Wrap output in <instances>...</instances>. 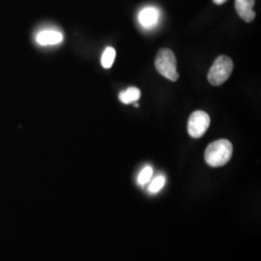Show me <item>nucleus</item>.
Returning <instances> with one entry per match:
<instances>
[{
    "label": "nucleus",
    "mask_w": 261,
    "mask_h": 261,
    "mask_svg": "<svg viewBox=\"0 0 261 261\" xmlns=\"http://www.w3.org/2000/svg\"><path fill=\"white\" fill-rule=\"evenodd\" d=\"M233 147L229 140H219L210 143L205 150L206 163L213 168L226 165L232 156Z\"/></svg>",
    "instance_id": "1"
},
{
    "label": "nucleus",
    "mask_w": 261,
    "mask_h": 261,
    "mask_svg": "<svg viewBox=\"0 0 261 261\" xmlns=\"http://www.w3.org/2000/svg\"><path fill=\"white\" fill-rule=\"evenodd\" d=\"M155 68L163 76L171 82L179 79L177 61L174 53L169 48H161L155 58Z\"/></svg>",
    "instance_id": "2"
},
{
    "label": "nucleus",
    "mask_w": 261,
    "mask_h": 261,
    "mask_svg": "<svg viewBox=\"0 0 261 261\" xmlns=\"http://www.w3.org/2000/svg\"><path fill=\"white\" fill-rule=\"evenodd\" d=\"M233 68V61L230 57L226 56L217 57L208 72L209 84L214 86L222 85L229 79Z\"/></svg>",
    "instance_id": "3"
},
{
    "label": "nucleus",
    "mask_w": 261,
    "mask_h": 261,
    "mask_svg": "<svg viewBox=\"0 0 261 261\" xmlns=\"http://www.w3.org/2000/svg\"><path fill=\"white\" fill-rule=\"evenodd\" d=\"M210 126V117L203 111L193 112L188 121V132L194 139H199L204 136Z\"/></svg>",
    "instance_id": "4"
},
{
    "label": "nucleus",
    "mask_w": 261,
    "mask_h": 261,
    "mask_svg": "<svg viewBox=\"0 0 261 261\" xmlns=\"http://www.w3.org/2000/svg\"><path fill=\"white\" fill-rule=\"evenodd\" d=\"M255 1L254 0H235V8L241 19L246 22H252L255 18L253 11Z\"/></svg>",
    "instance_id": "5"
},
{
    "label": "nucleus",
    "mask_w": 261,
    "mask_h": 261,
    "mask_svg": "<svg viewBox=\"0 0 261 261\" xmlns=\"http://www.w3.org/2000/svg\"><path fill=\"white\" fill-rule=\"evenodd\" d=\"M36 41L41 46L56 45L63 41V35L56 30H44L38 34Z\"/></svg>",
    "instance_id": "6"
},
{
    "label": "nucleus",
    "mask_w": 261,
    "mask_h": 261,
    "mask_svg": "<svg viewBox=\"0 0 261 261\" xmlns=\"http://www.w3.org/2000/svg\"><path fill=\"white\" fill-rule=\"evenodd\" d=\"M158 11L154 8H145L140 12V22L145 28L154 25L158 21Z\"/></svg>",
    "instance_id": "7"
},
{
    "label": "nucleus",
    "mask_w": 261,
    "mask_h": 261,
    "mask_svg": "<svg viewBox=\"0 0 261 261\" xmlns=\"http://www.w3.org/2000/svg\"><path fill=\"white\" fill-rule=\"evenodd\" d=\"M140 95H141V92L139 88L129 87L128 89L120 92L119 100L121 101L122 103H126V105L135 103L140 100Z\"/></svg>",
    "instance_id": "8"
},
{
    "label": "nucleus",
    "mask_w": 261,
    "mask_h": 261,
    "mask_svg": "<svg viewBox=\"0 0 261 261\" xmlns=\"http://www.w3.org/2000/svg\"><path fill=\"white\" fill-rule=\"evenodd\" d=\"M115 59V49L112 47H107L101 58V63L105 69L112 68Z\"/></svg>",
    "instance_id": "9"
},
{
    "label": "nucleus",
    "mask_w": 261,
    "mask_h": 261,
    "mask_svg": "<svg viewBox=\"0 0 261 261\" xmlns=\"http://www.w3.org/2000/svg\"><path fill=\"white\" fill-rule=\"evenodd\" d=\"M165 183H166V178L162 175H160L158 177L155 178L153 180V182L150 184L149 186V192L152 194H155V193H158L159 191L165 186Z\"/></svg>",
    "instance_id": "10"
},
{
    "label": "nucleus",
    "mask_w": 261,
    "mask_h": 261,
    "mask_svg": "<svg viewBox=\"0 0 261 261\" xmlns=\"http://www.w3.org/2000/svg\"><path fill=\"white\" fill-rule=\"evenodd\" d=\"M153 174V169L151 167H145L141 170V172L139 175V183L140 185H145L150 180V178Z\"/></svg>",
    "instance_id": "11"
},
{
    "label": "nucleus",
    "mask_w": 261,
    "mask_h": 261,
    "mask_svg": "<svg viewBox=\"0 0 261 261\" xmlns=\"http://www.w3.org/2000/svg\"><path fill=\"white\" fill-rule=\"evenodd\" d=\"M213 1H214L215 4H217V5H222V4L225 3L227 0H213Z\"/></svg>",
    "instance_id": "12"
}]
</instances>
